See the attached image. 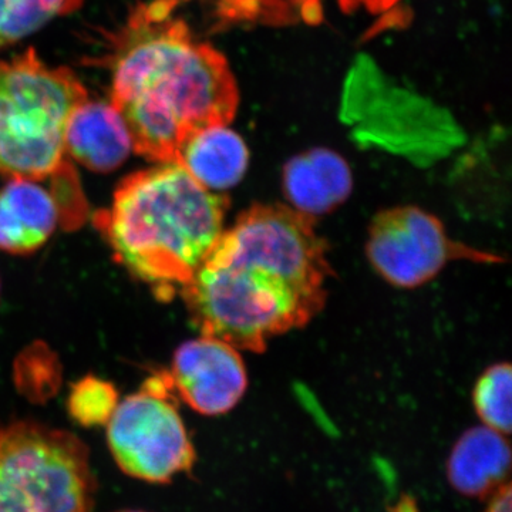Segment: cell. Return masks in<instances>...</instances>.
Here are the masks:
<instances>
[{"instance_id": "1", "label": "cell", "mask_w": 512, "mask_h": 512, "mask_svg": "<svg viewBox=\"0 0 512 512\" xmlns=\"http://www.w3.org/2000/svg\"><path fill=\"white\" fill-rule=\"evenodd\" d=\"M330 275L315 218L254 205L224 229L181 295L202 335L261 353L322 311Z\"/></svg>"}, {"instance_id": "2", "label": "cell", "mask_w": 512, "mask_h": 512, "mask_svg": "<svg viewBox=\"0 0 512 512\" xmlns=\"http://www.w3.org/2000/svg\"><path fill=\"white\" fill-rule=\"evenodd\" d=\"M178 0L140 3L113 37L111 101L133 150L167 164L200 128L227 126L238 87L227 59L175 15Z\"/></svg>"}, {"instance_id": "3", "label": "cell", "mask_w": 512, "mask_h": 512, "mask_svg": "<svg viewBox=\"0 0 512 512\" xmlns=\"http://www.w3.org/2000/svg\"><path fill=\"white\" fill-rule=\"evenodd\" d=\"M228 202L180 164L167 163L124 178L110 210L97 212L94 224L117 261L167 299L190 281L221 237Z\"/></svg>"}, {"instance_id": "4", "label": "cell", "mask_w": 512, "mask_h": 512, "mask_svg": "<svg viewBox=\"0 0 512 512\" xmlns=\"http://www.w3.org/2000/svg\"><path fill=\"white\" fill-rule=\"evenodd\" d=\"M87 90L67 67L28 49L0 60V175L45 180L66 163L64 134Z\"/></svg>"}, {"instance_id": "5", "label": "cell", "mask_w": 512, "mask_h": 512, "mask_svg": "<svg viewBox=\"0 0 512 512\" xmlns=\"http://www.w3.org/2000/svg\"><path fill=\"white\" fill-rule=\"evenodd\" d=\"M89 448L36 421L0 426V512H93Z\"/></svg>"}, {"instance_id": "6", "label": "cell", "mask_w": 512, "mask_h": 512, "mask_svg": "<svg viewBox=\"0 0 512 512\" xmlns=\"http://www.w3.org/2000/svg\"><path fill=\"white\" fill-rule=\"evenodd\" d=\"M173 390L170 373L151 377L140 393L117 404L107 421L111 454L127 476L167 484L194 468L195 448L168 399Z\"/></svg>"}, {"instance_id": "7", "label": "cell", "mask_w": 512, "mask_h": 512, "mask_svg": "<svg viewBox=\"0 0 512 512\" xmlns=\"http://www.w3.org/2000/svg\"><path fill=\"white\" fill-rule=\"evenodd\" d=\"M366 254L377 274L399 288L427 284L454 259L500 261L451 241L439 218L412 205L376 215L369 228Z\"/></svg>"}, {"instance_id": "8", "label": "cell", "mask_w": 512, "mask_h": 512, "mask_svg": "<svg viewBox=\"0 0 512 512\" xmlns=\"http://www.w3.org/2000/svg\"><path fill=\"white\" fill-rule=\"evenodd\" d=\"M170 377L181 399L205 416H220L234 409L248 386L238 349L204 335L177 349Z\"/></svg>"}, {"instance_id": "9", "label": "cell", "mask_w": 512, "mask_h": 512, "mask_svg": "<svg viewBox=\"0 0 512 512\" xmlns=\"http://www.w3.org/2000/svg\"><path fill=\"white\" fill-rule=\"evenodd\" d=\"M59 198L37 180L15 178L0 188V249L10 254L35 252L52 237L59 222Z\"/></svg>"}, {"instance_id": "10", "label": "cell", "mask_w": 512, "mask_h": 512, "mask_svg": "<svg viewBox=\"0 0 512 512\" xmlns=\"http://www.w3.org/2000/svg\"><path fill=\"white\" fill-rule=\"evenodd\" d=\"M64 146L70 157L96 173L116 170L133 150L126 121L109 101L86 100L76 107Z\"/></svg>"}, {"instance_id": "11", "label": "cell", "mask_w": 512, "mask_h": 512, "mask_svg": "<svg viewBox=\"0 0 512 512\" xmlns=\"http://www.w3.org/2000/svg\"><path fill=\"white\" fill-rule=\"evenodd\" d=\"M353 180L348 163L335 151L315 148L293 157L284 170V191L293 210L315 218L348 200Z\"/></svg>"}, {"instance_id": "12", "label": "cell", "mask_w": 512, "mask_h": 512, "mask_svg": "<svg viewBox=\"0 0 512 512\" xmlns=\"http://www.w3.org/2000/svg\"><path fill=\"white\" fill-rule=\"evenodd\" d=\"M511 450L504 434L474 427L457 441L447 461V478L457 493L471 498L491 497L505 483Z\"/></svg>"}, {"instance_id": "13", "label": "cell", "mask_w": 512, "mask_h": 512, "mask_svg": "<svg viewBox=\"0 0 512 512\" xmlns=\"http://www.w3.org/2000/svg\"><path fill=\"white\" fill-rule=\"evenodd\" d=\"M175 163L207 190L225 191L247 173L249 153L235 131L227 126H210L185 138Z\"/></svg>"}, {"instance_id": "14", "label": "cell", "mask_w": 512, "mask_h": 512, "mask_svg": "<svg viewBox=\"0 0 512 512\" xmlns=\"http://www.w3.org/2000/svg\"><path fill=\"white\" fill-rule=\"evenodd\" d=\"M83 0H0V49L25 39L50 20L70 15Z\"/></svg>"}, {"instance_id": "15", "label": "cell", "mask_w": 512, "mask_h": 512, "mask_svg": "<svg viewBox=\"0 0 512 512\" xmlns=\"http://www.w3.org/2000/svg\"><path fill=\"white\" fill-rule=\"evenodd\" d=\"M478 417L498 433L511 431V366L498 363L485 370L474 390Z\"/></svg>"}, {"instance_id": "16", "label": "cell", "mask_w": 512, "mask_h": 512, "mask_svg": "<svg viewBox=\"0 0 512 512\" xmlns=\"http://www.w3.org/2000/svg\"><path fill=\"white\" fill-rule=\"evenodd\" d=\"M117 392L113 384L86 377L73 386L69 397V412L82 426L107 424L117 407Z\"/></svg>"}, {"instance_id": "17", "label": "cell", "mask_w": 512, "mask_h": 512, "mask_svg": "<svg viewBox=\"0 0 512 512\" xmlns=\"http://www.w3.org/2000/svg\"><path fill=\"white\" fill-rule=\"evenodd\" d=\"M339 2L346 12L365 8L367 12L382 13L392 9L400 0H339Z\"/></svg>"}, {"instance_id": "18", "label": "cell", "mask_w": 512, "mask_h": 512, "mask_svg": "<svg viewBox=\"0 0 512 512\" xmlns=\"http://www.w3.org/2000/svg\"><path fill=\"white\" fill-rule=\"evenodd\" d=\"M485 512H512V490L510 481L501 485L490 497Z\"/></svg>"}, {"instance_id": "19", "label": "cell", "mask_w": 512, "mask_h": 512, "mask_svg": "<svg viewBox=\"0 0 512 512\" xmlns=\"http://www.w3.org/2000/svg\"><path fill=\"white\" fill-rule=\"evenodd\" d=\"M120 512H143V511H120Z\"/></svg>"}]
</instances>
